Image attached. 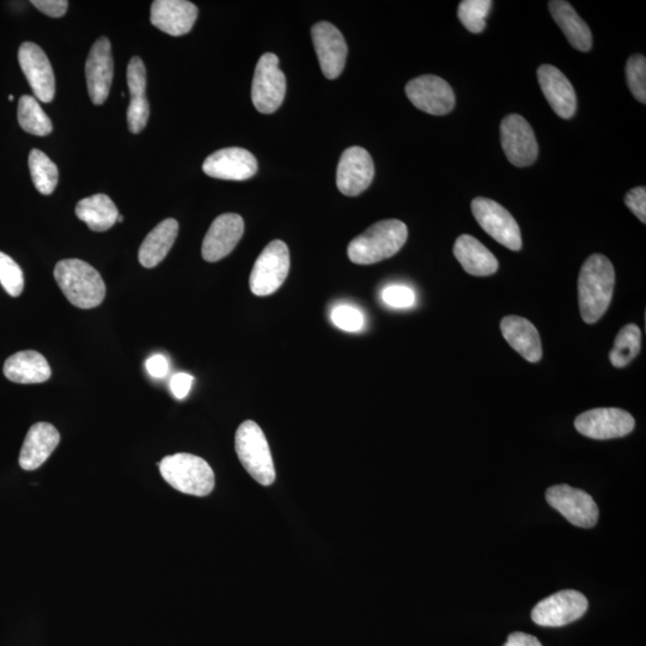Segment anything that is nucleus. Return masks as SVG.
<instances>
[{"mask_svg": "<svg viewBox=\"0 0 646 646\" xmlns=\"http://www.w3.org/2000/svg\"><path fill=\"white\" fill-rule=\"evenodd\" d=\"M118 222H119V223L124 222V216L119 215V216H118V219H117V223H118Z\"/></svg>", "mask_w": 646, "mask_h": 646, "instance_id": "nucleus-43", "label": "nucleus"}, {"mask_svg": "<svg viewBox=\"0 0 646 646\" xmlns=\"http://www.w3.org/2000/svg\"><path fill=\"white\" fill-rule=\"evenodd\" d=\"M642 332L637 325H626L615 338V343L609 359L615 368H625L641 351Z\"/></svg>", "mask_w": 646, "mask_h": 646, "instance_id": "nucleus-32", "label": "nucleus"}, {"mask_svg": "<svg viewBox=\"0 0 646 646\" xmlns=\"http://www.w3.org/2000/svg\"><path fill=\"white\" fill-rule=\"evenodd\" d=\"M290 252L283 241L268 243L255 261L249 286L255 296L265 297L276 292L288 278Z\"/></svg>", "mask_w": 646, "mask_h": 646, "instance_id": "nucleus-6", "label": "nucleus"}, {"mask_svg": "<svg viewBox=\"0 0 646 646\" xmlns=\"http://www.w3.org/2000/svg\"><path fill=\"white\" fill-rule=\"evenodd\" d=\"M382 300L389 307L404 309L413 306L414 302H416V296L407 286L392 285L382 291Z\"/></svg>", "mask_w": 646, "mask_h": 646, "instance_id": "nucleus-37", "label": "nucleus"}, {"mask_svg": "<svg viewBox=\"0 0 646 646\" xmlns=\"http://www.w3.org/2000/svg\"><path fill=\"white\" fill-rule=\"evenodd\" d=\"M245 233V222L236 213H224L213 221L205 236L201 254L207 262L228 257Z\"/></svg>", "mask_w": 646, "mask_h": 646, "instance_id": "nucleus-19", "label": "nucleus"}, {"mask_svg": "<svg viewBox=\"0 0 646 646\" xmlns=\"http://www.w3.org/2000/svg\"><path fill=\"white\" fill-rule=\"evenodd\" d=\"M625 204L643 224L646 223V188L636 187L626 194Z\"/></svg>", "mask_w": 646, "mask_h": 646, "instance_id": "nucleus-38", "label": "nucleus"}, {"mask_svg": "<svg viewBox=\"0 0 646 646\" xmlns=\"http://www.w3.org/2000/svg\"><path fill=\"white\" fill-rule=\"evenodd\" d=\"M312 38L323 75L328 79L338 78L344 71L347 58L343 34L332 23L319 22L312 28Z\"/></svg>", "mask_w": 646, "mask_h": 646, "instance_id": "nucleus-18", "label": "nucleus"}, {"mask_svg": "<svg viewBox=\"0 0 646 646\" xmlns=\"http://www.w3.org/2000/svg\"><path fill=\"white\" fill-rule=\"evenodd\" d=\"M197 18V6L187 0H156L151 5L152 26L172 36L190 33Z\"/></svg>", "mask_w": 646, "mask_h": 646, "instance_id": "nucleus-21", "label": "nucleus"}, {"mask_svg": "<svg viewBox=\"0 0 646 646\" xmlns=\"http://www.w3.org/2000/svg\"><path fill=\"white\" fill-rule=\"evenodd\" d=\"M332 322L345 332L355 333L362 331L365 321L361 310L343 304L333 309Z\"/></svg>", "mask_w": 646, "mask_h": 646, "instance_id": "nucleus-36", "label": "nucleus"}, {"mask_svg": "<svg viewBox=\"0 0 646 646\" xmlns=\"http://www.w3.org/2000/svg\"><path fill=\"white\" fill-rule=\"evenodd\" d=\"M472 212L480 227L492 239L510 251L518 252L522 248L521 230L516 219L497 201L487 198H475L472 201Z\"/></svg>", "mask_w": 646, "mask_h": 646, "instance_id": "nucleus-8", "label": "nucleus"}, {"mask_svg": "<svg viewBox=\"0 0 646 646\" xmlns=\"http://www.w3.org/2000/svg\"><path fill=\"white\" fill-rule=\"evenodd\" d=\"M374 176V161L367 150L352 146L343 152L337 169V186L341 193L357 197L368 190Z\"/></svg>", "mask_w": 646, "mask_h": 646, "instance_id": "nucleus-14", "label": "nucleus"}, {"mask_svg": "<svg viewBox=\"0 0 646 646\" xmlns=\"http://www.w3.org/2000/svg\"><path fill=\"white\" fill-rule=\"evenodd\" d=\"M179 234V223L176 219L168 218L157 225L145 237L139 248L138 259L145 268H154L166 259Z\"/></svg>", "mask_w": 646, "mask_h": 646, "instance_id": "nucleus-27", "label": "nucleus"}, {"mask_svg": "<svg viewBox=\"0 0 646 646\" xmlns=\"http://www.w3.org/2000/svg\"><path fill=\"white\" fill-rule=\"evenodd\" d=\"M76 215L90 230L103 233L117 223L119 211L114 201L106 194H95L85 198L76 206Z\"/></svg>", "mask_w": 646, "mask_h": 646, "instance_id": "nucleus-29", "label": "nucleus"}, {"mask_svg": "<svg viewBox=\"0 0 646 646\" xmlns=\"http://www.w3.org/2000/svg\"><path fill=\"white\" fill-rule=\"evenodd\" d=\"M29 170L33 184L41 194L50 195L56 191L59 180L58 167L45 152L38 149L30 151Z\"/></svg>", "mask_w": 646, "mask_h": 646, "instance_id": "nucleus-31", "label": "nucleus"}, {"mask_svg": "<svg viewBox=\"0 0 646 646\" xmlns=\"http://www.w3.org/2000/svg\"><path fill=\"white\" fill-rule=\"evenodd\" d=\"M501 142L505 156L516 167H528L539 155L533 127L518 114L505 117L501 125Z\"/></svg>", "mask_w": 646, "mask_h": 646, "instance_id": "nucleus-12", "label": "nucleus"}, {"mask_svg": "<svg viewBox=\"0 0 646 646\" xmlns=\"http://www.w3.org/2000/svg\"><path fill=\"white\" fill-rule=\"evenodd\" d=\"M501 331L508 344L530 363L542 358V345L538 329L521 316L510 315L501 322Z\"/></svg>", "mask_w": 646, "mask_h": 646, "instance_id": "nucleus-24", "label": "nucleus"}, {"mask_svg": "<svg viewBox=\"0 0 646 646\" xmlns=\"http://www.w3.org/2000/svg\"><path fill=\"white\" fill-rule=\"evenodd\" d=\"M193 385V377L190 374L180 373L176 374L170 380V390L176 399H185L191 392Z\"/></svg>", "mask_w": 646, "mask_h": 646, "instance_id": "nucleus-40", "label": "nucleus"}, {"mask_svg": "<svg viewBox=\"0 0 646 646\" xmlns=\"http://www.w3.org/2000/svg\"><path fill=\"white\" fill-rule=\"evenodd\" d=\"M146 370H148L149 375L154 377V379H163L169 373L168 359L163 355L151 356L146 361Z\"/></svg>", "mask_w": 646, "mask_h": 646, "instance_id": "nucleus-41", "label": "nucleus"}, {"mask_svg": "<svg viewBox=\"0 0 646 646\" xmlns=\"http://www.w3.org/2000/svg\"><path fill=\"white\" fill-rule=\"evenodd\" d=\"M32 4L45 15L53 18L63 17L69 8V2L66 0H34Z\"/></svg>", "mask_w": 646, "mask_h": 646, "instance_id": "nucleus-39", "label": "nucleus"}, {"mask_svg": "<svg viewBox=\"0 0 646 646\" xmlns=\"http://www.w3.org/2000/svg\"><path fill=\"white\" fill-rule=\"evenodd\" d=\"M158 466L163 479L186 495L205 497L215 489V473L199 456L186 453L169 455Z\"/></svg>", "mask_w": 646, "mask_h": 646, "instance_id": "nucleus-4", "label": "nucleus"}, {"mask_svg": "<svg viewBox=\"0 0 646 646\" xmlns=\"http://www.w3.org/2000/svg\"><path fill=\"white\" fill-rule=\"evenodd\" d=\"M54 278L67 300L77 308L93 309L105 300V282L88 262L79 259L59 261L54 268Z\"/></svg>", "mask_w": 646, "mask_h": 646, "instance_id": "nucleus-2", "label": "nucleus"}, {"mask_svg": "<svg viewBox=\"0 0 646 646\" xmlns=\"http://www.w3.org/2000/svg\"><path fill=\"white\" fill-rule=\"evenodd\" d=\"M18 63L36 99L44 103L53 101L56 96V77L42 48L33 42H24L18 50Z\"/></svg>", "mask_w": 646, "mask_h": 646, "instance_id": "nucleus-15", "label": "nucleus"}, {"mask_svg": "<svg viewBox=\"0 0 646 646\" xmlns=\"http://www.w3.org/2000/svg\"><path fill=\"white\" fill-rule=\"evenodd\" d=\"M286 94V78L279 69L276 54L265 53L259 59L252 84V101L262 114L277 112L283 105Z\"/></svg>", "mask_w": 646, "mask_h": 646, "instance_id": "nucleus-7", "label": "nucleus"}, {"mask_svg": "<svg viewBox=\"0 0 646 646\" xmlns=\"http://www.w3.org/2000/svg\"><path fill=\"white\" fill-rule=\"evenodd\" d=\"M454 255L463 270L474 277L492 276L499 268L495 255L471 235H461L456 240Z\"/></svg>", "mask_w": 646, "mask_h": 646, "instance_id": "nucleus-26", "label": "nucleus"}, {"mask_svg": "<svg viewBox=\"0 0 646 646\" xmlns=\"http://www.w3.org/2000/svg\"><path fill=\"white\" fill-rule=\"evenodd\" d=\"M504 646H542V644L534 636L527 635V633L523 632H514L511 633Z\"/></svg>", "mask_w": 646, "mask_h": 646, "instance_id": "nucleus-42", "label": "nucleus"}, {"mask_svg": "<svg viewBox=\"0 0 646 646\" xmlns=\"http://www.w3.org/2000/svg\"><path fill=\"white\" fill-rule=\"evenodd\" d=\"M492 4L491 0H463L457 9V16L468 32L480 34L486 28V17Z\"/></svg>", "mask_w": 646, "mask_h": 646, "instance_id": "nucleus-33", "label": "nucleus"}, {"mask_svg": "<svg viewBox=\"0 0 646 646\" xmlns=\"http://www.w3.org/2000/svg\"><path fill=\"white\" fill-rule=\"evenodd\" d=\"M9 100H10V101L14 100V96L10 95V96H9Z\"/></svg>", "mask_w": 646, "mask_h": 646, "instance_id": "nucleus-44", "label": "nucleus"}, {"mask_svg": "<svg viewBox=\"0 0 646 646\" xmlns=\"http://www.w3.org/2000/svg\"><path fill=\"white\" fill-rule=\"evenodd\" d=\"M17 117L22 129L34 136L46 137L53 131L51 119L33 96L21 97L18 102Z\"/></svg>", "mask_w": 646, "mask_h": 646, "instance_id": "nucleus-30", "label": "nucleus"}, {"mask_svg": "<svg viewBox=\"0 0 646 646\" xmlns=\"http://www.w3.org/2000/svg\"><path fill=\"white\" fill-rule=\"evenodd\" d=\"M60 442L59 431L50 423H36L24 440L20 466L24 471H35L48 460Z\"/></svg>", "mask_w": 646, "mask_h": 646, "instance_id": "nucleus-22", "label": "nucleus"}, {"mask_svg": "<svg viewBox=\"0 0 646 646\" xmlns=\"http://www.w3.org/2000/svg\"><path fill=\"white\" fill-rule=\"evenodd\" d=\"M635 426V418L620 408H594L575 420V428L580 434L600 441L627 436Z\"/></svg>", "mask_w": 646, "mask_h": 646, "instance_id": "nucleus-9", "label": "nucleus"}, {"mask_svg": "<svg viewBox=\"0 0 646 646\" xmlns=\"http://www.w3.org/2000/svg\"><path fill=\"white\" fill-rule=\"evenodd\" d=\"M113 73L114 63L111 41L102 36L91 47L87 64H85V77H87L89 96L94 105H103L108 99L113 82Z\"/></svg>", "mask_w": 646, "mask_h": 646, "instance_id": "nucleus-16", "label": "nucleus"}, {"mask_svg": "<svg viewBox=\"0 0 646 646\" xmlns=\"http://www.w3.org/2000/svg\"><path fill=\"white\" fill-rule=\"evenodd\" d=\"M0 284L11 297L20 296L24 289L22 268L3 252H0Z\"/></svg>", "mask_w": 646, "mask_h": 646, "instance_id": "nucleus-34", "label": "nucleus"}, {"mask_svg": "<svg viewBox=\"0 0 646 646\" xmlns=\"http://www.w3.org/2000/svg\"><path fill=\"white\" fill-rule=\"evenodd\" d=\"M627 84L633 96L646 103V59L642 54L630 57L626 64Z\"/></svg>", "mask_w": 646, "mask_h": 646, "instance_id": "nucleus-35", "label": "nucleus"}, {"mask_svg": "<svg viewBox=\"0 0 646 646\" xmlns=\"http://www.w3.org/2000/svg\"><path fill=\"white\" fill-rule=\"evenodd\" d=\"M546 501L576 527L593 528L599 508L590 495L569 485H556L546 492Z\"/></svg>", "mask_w": 646, "mask_h": 646, "instance_id": "nucleus-11", "label": "nucleus"}, {"mask_svg": "<svg viewBox=\"0 0 646 646\" xmlns=\"http://www.w3.org/2000/svg\"><path fill=\"white\" fill-rule=\"evenodd\" d=\"M614 284L612 262L602 254L590 255L578 277V300L584 322L593 325L605 315L613 298Z\"/></svg>", "mask_w": 646, "mask_h": 646, "instance_id": "nucleus-1", "label": "nucleus"}, {"mask_svg": "<svg viewBox=\"0 0 646 646\" xmlns=\"http://www.w3.org/2000/svg\"><path fill=\"white\" fill-rule=\"evenodd\" d=\"M4 375L11 382L32 385L50 380L52 370L41 353L29 350L17 352L6 359Z\"/></svg>", "mask_w": 646, "mask_h": 646, "instance_id": "nucleus-25", "label": "nucleus"}, {"mask_svg": "<svg viewBox=\"0 0 646 646\" xmlns=\"http://www.w3.org/2000/svg\"><path fill=\"white\" fill-rule=\"evenodd\" d=\"M236 454L251 477L262 486H270L276 480V469L270 446L260 426L247 420L236 431Z\"/></svg>", "mask_w": 646, "mask_h": 646, "instance_id": "nucleus-5", "label": "nucleus"}, {"mask_svg": "<svg viewBox=\"0 0 646 646\" xmlns=\"http://www.w3.org/2000/svg\"><path fill=\"white\" fill-rule=\"evenodd\" d=\"M539 84L546 100L558 117L569 120L577 111V96L571 82L562 71L553 65H541L538 70Z\"/></svg>", "mask_w": 646, "mask_h": 646, "instance_id": "nucleus-20", "label": "nucleus"}, {"mask_svg": "<svg viewBox=\"0 0 646 646\" xmlns=\"http://www.w3.org/2000/svg\"><path fill=\"white\" fill-rule=\"evenodd\" d=\"M127 85L131 95L127 121L130 131L137 134L145 129L150 117V106L146 97V69L139 57H133L127 66Z\"/></svg>", "mask_w": 646, "mask_h": 646, "instance_id": "nucleus-23", "label": "nucleus"}, {"mask_svg": "<svg viewBox=\"0 0 646 646\" xmlns=\"http://www.w3.org/2000/svg\"><path fill=\"white\" fill-rule=\"evenodd\" d=\"M553 20L577 51L588 52L593 46V35L590 29L569 2L552 0L548 3Z\"/></svg>", "mask_w": 646, "mask_h": 646, "instance_id": "nucleus-28", "label": "nucleus"}, {"mask_svg": "<svg viewBox=\"0 0 646 646\" xmlns=\"http://www.w3.org/2000/svg\"><path fill=\"white\" fill-rule=\"evenodd\" d=\"M206 175L213 179L245 181L258 172L257 158L246 149L227 148L213 152L203 164Z\"/></svg>", "mask_w": 646, "mask_h": 646, "instance_id": "nucleus-17", "label": "nucleus"}, {"mask_svg": "<svg viewBox=\"0 0 646 646\" xmlns=\"http://www.w3.org/2000/svg\"><path fill=\"white\" fill-rule=\"evenodd\" d=\"M408 237L404 222L398 219H387L371 225L362 235L352 240L347 254L357 265H373L400 252Z\"/></svg>", "mask_w": 646, "mask_h": 646, "instance_id": "nucleus-3", "label": "nucleus"}, {"mask_svg": "<svg viewBox=\"0 0 646 646\" xmlns=\"http://www.w3.org/2000/svg\"><path fill=\"white\" fill-rule=\"evenodd\" d=\"M588 607V599L580 591L563 590L539 602L533 609L532 619L540 626H565L581 619Z\"/></svg>", "mask_w": 646, "mask_h": 646, "instance_id": "nucleus-10", "label": "nucleus"}, {"mask_svg": "<svg viewBox=\"0 0 646 646\" xmlns=\"http://www.w3.org/2000/svg\"><path fill=\"white\" fill-rule=\"evenodd\" d=\"M406 95L419 111L431 115H446L455 107V94L441 77L425 75L406 85Z\"/></svg>", "mask_w": 646, "mask_h": 646, "instance_id": "nucleus-13", "label": "nucleus"}]
</instances>
